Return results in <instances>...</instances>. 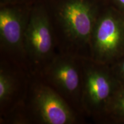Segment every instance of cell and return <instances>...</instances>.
<instances>
[{
    "mask_svg": "<svg viewBox=\"0 0 124 124\" xmlns=\"http://www.w3.org/2000/svg\"><path fill=\"white\" fill-rule=\"evenodd\" d=\"M15 83L12 77L4 71L0 72V102L2 103L8 100L13 93Z\"/></svg>",
    "mask_w": 124,
    "mask_h": 124,
    "instance_id": "cell-9",
    "label": "cell"
},
{
    "mask_svg": "<svg viewBox=\"0 0 124 124\" xmlns=\"http://www.w3.org/2000/svg\"><path fill=\"white\" fill-rule=\"evenodd\" d=\"M100 11L89 0H67L59 7L58 16L65 33L76 42L91 41Z\"/></svg>",
    "mask_w": 124,
    "mask_h": 124,
    "instance_id": "cell-3",
    "label": "cell"
},
{
    "mask_svg": "<svg viewBox=\"0 0 124 124\" xmlns=\"http://www.w3.org/2000/svg\"><path fill=\"white\" fill-rule=\"evenodd\" d=\"M33 104L36 114L43 123L69 124L75 122V116L70 107L48 87L41 86L36 89Z\"/></svg>",
    "mask_w": 124,
    "mask_h": 124,
    "instance_id": "cell-5",
    "label": "cell"
},
{
    "mask_svg": "<svg viewBox=\"0 0 124 124\" xmlns=\"http://www.w3.org/2000/svg\"><path fill=\"white\" fill-rule=\"evenodd\" d=\"M112 70L122 85H124V56L115 62Z\"/></svg>",
    "mask_w": 124,
    "mask_h": 124,
    "instance_id": "cell-10",
    "label": "cell"
},
{
    "mask_svg": "<svg viewBox=\"0 0 124 124\" xmlns=\"http://www.w3.org/2000/svg\"><path fill=\"white\" fill-rule=\"evenodd\" d=\"M122 84L107 64L98 63L85 71L83 100L90 110L106 113L111 101Z\"/></svg>",
    "mask_w": 124,
    "mask_h": 124,
    "instance_id": "cell-2",
    "label": "cell"
},
{
    "mask_svg": "<svg viewBox=\"0 0 124 124\" xmlns=\"http://www.w3.org/2000/svg\"><path fill=\"white\" fill-rule=\"evenodd\" d=\"M4 1H6V2H9V1H16V0H2Z\"/></svg>",
    "mask_w": 124,
    "mask_h": 124,
    "instance_id": "cell-12",
    "label": "cell"
},
{
    "mask_svg": "<svg viewBox=\"0 0 124 124\" xmlns=\"http://www.w3.org/2000/svg\"><path fill=\"white\" fill-rule=\"evenodd\" d=\"M27 25L23 14L15 8L4 7L0 10V37L5 46L18 49L24 46Z\"/></svg>",
    "mask_w": 124,
    "mask_h": 124,
    "instance_id": "cell-6",
    "label": "cell"
},
{
    "mask_svg": "<svg viewBox=\"0 0 124 124\" xmlns=\"http://www.w3.org/2000/svg\"><path fill=\"white\" fill-rule=\"evenodd\" d=\"M111 5L124 14V0H110Z\"/></svg>",
    "mask_w": 124,
    "mask_h": 124,
    "instance_id": "cell-11",
    "label": "cell"
},
{
    "mask_svg": "<svg viewBox=\"0 0 124 124\" xmlns=\"http://www.w3.org/2000/svg\"><path fill=\"white\" fill-rule=\"evenodd\" d=\"M94 59L108 65L124 56V14L113 5L100 12L91 39Z\"/></svg>",
    "mask_w": 124,
    "mask_h": 124,
    "instance_id": "cell-1",
    "label": "cell"
},
{
    "mask_svg": "<svg viewBox=\"0 0 124 124\" xmlns=\"http://www.w3.org/2000/svg\"><path fill=\"white\" fill-rule=\"evenodd\" d=\"M49 77L58 89L69 95H77L80 85L77 65L71 58H60L51 65Z\"/></svg>",
    "mask_w": 124,
    "mask_h": 124,
    "instance_id": "cell-7",
    "label": "cell"
},
{
    "mask_svg": "<svg viewBox=\"0 0 124 124\" xmlns=\"http://www.w3.org/2000/svg\"><path fill=\"white\" fill-rule=\"evenodd\" d=\"M106 113L117 120L124 122V85L121 86L113 98Z\"/></svg>",
    "mask_w": 124,
    "mask_h": 124,
    "instance_id": "cell-8",
    "label": "cell"
},
{
    "mask_svg": "<svg viewBox=\"0 0 124 124\" xmlns=\"http://www.w3.org/2000/svg\"><path fill=\"white\" fill-rule=\"evenodd\" d=\"M24 46L31 56L36 60L46 58L51 52L53 37L51 24L43 8L35 9L31 16L25 31Z\"/></svg>",
    "mask_w": 124,
    "mask_h": 124,
    "instance_id": "cell-4",
    "label": "cell"
}]
</instances>
